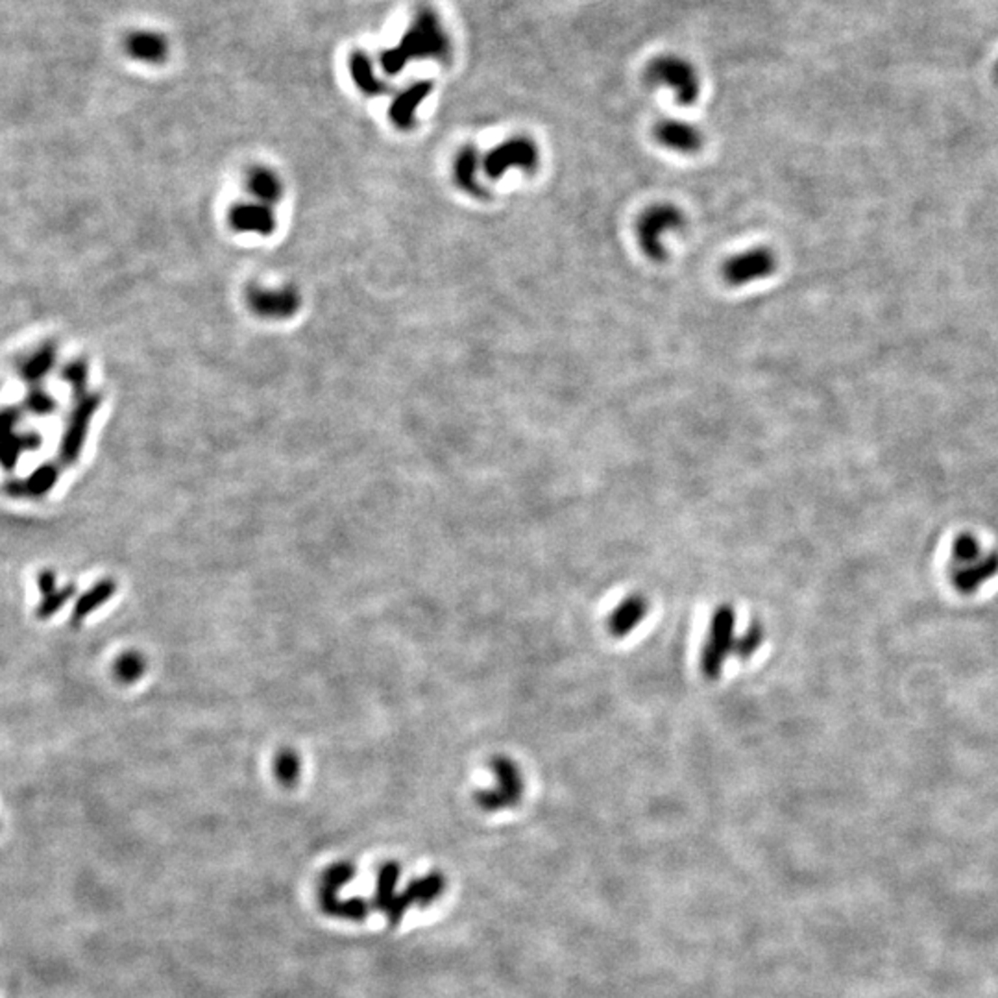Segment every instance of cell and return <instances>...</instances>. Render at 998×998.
<instances>
[{
  "label": "cell",
  "mask_w": 998,
  "mask_h": 998,
  "mask_svg": "<svg viewBox=\"0 0 998 998\" xmlns=\"http://www.w3.org/2000/svg\"><path fill=\"white\" fill-rule=\"evenodd\" d=\"M652 135H655L657 143L662 146L679 152V153H694L703 146V134L701 130L686 121L679 119H664L652 128Z\"/></svg>",
  "instance_id": "8fae6325"
},
{
  "label": "cell",
  "mask_w": 998,
  "mask_h": 998,
  "mask_svg": "<svg viewBox=\"0 0 998 998\" xmlns=\"http://www.w3.org/2000/svg\"><path fill=\"white\" fill-rule=\"evenodd\" d=\"M23 409L33 416H49L58 411V400L45 387L35 385L26 393Z\"/></svg>",
  "instance_id": "f1b7e54d"
},
{
  "label": "cell",
  "mask_w": 998,
  "mask_h": 998,
  "mask_svg": "<svg viewBox=\"0 0 998 998\" xmlns=\"http://www.w3.org/2000/svg\"><path fill=\"white\" fill-rule=\"evenodd\" d=\"M451 42L439 15L424 8L420 10L398 47L381 54V67L387 74H398L412 60H448Z\"/></svg>",
  "instance_id": "6da1fadb"
},
{
  "label": "cell",
  "mask_w": 998,
  "mask_h": 998,
  "mask_svg": "<svg viewBox=\"0 0 998 998\" xmlns=\"http://www.w3.org/2000/svg\"><path fill=\"white\" fill-rule=\"evenodd\" d=\"M350 72H352V79L356 82V86L368 97H379L387 91V86L385 82H381L375 72H374V65H372V60L368 58V54L361 52V51H356L350 58Z\"/></svg>",
  "instance_id": "cb8c5ba5"
},
{
  "label": "cell",
  "mask_w": 998,
  "mask_h": 998,
  "mask_svg": "<svg viewBox=\"0 0 998 998\" xmlns=\"http://www.w3.org/2000/svg\"><path fill=\"white\" fill-rule=\"evenodd\" d=\"M479 169H481L479 152L472 144H468L457 153L453 163V178H455V183L463 189L465 193L476 199H485L486 189L479 181Z\"/></svg>",
  "instance_id": "e0dca14e"
},
{
  "label": "cell",
  "mask_w": 998,
  "mask_h": 998,
  "mask_svg": "<svg viewBox=\"0 0 998 998\" xmlns=\"http://www.w3.org/2000/svg\"><path fill=\"white\" fill-rule=\"evenodd\" d=\"M273 770H274V775H276V781L285 786V788H291L294 786L298 781H300V775H301V760L298 756L296 751L292 749H282L276 758H274V763H273Z\"/></svg>",
  "instance_id": "484cf974"
},
{
  "label": "cell",
  "mask_w": 998,
  "mask_h": 998,
  "mask_svg": "<svg viewBox=\"0 0 998 998\" xmlns=\"http://www.w3.org/2000/svg\"><path fill=\"white\" fill-rule=\"evenodd\" d=\"M431 89H433V84L428 82V80L416 82V84L409 86L407 89H403L394 98V102L391 104V109H389V117H391L393 125L400 130H411L414 126L416 107L430 97Z\"/></svg>",
  "instance_id": "2e32d148"
},
{
  "label": "cell",
  "mask_w": 998,
  "mask_h": 998,
  "mask_svg": "<svg viewBox=\"0 0 998 998\" xmlns=\"http://www.w3.org/2000/svg\"><path fill=\"white\" fill-rule=\"evenodd\" d=\"M23 416H24V409L19 405L0 407V440L19 431Z\"/></svg>",
  "instance_id": "4dcf8cb0"
},
{
  "label": "cell",
  "mask_w": 998,
  "mask_h": 998,
  "mask_svg": "<svg viewBox=\"0 0 998 998\" xmlns=\"http://www.w3.org/2000/svg\"><path fill=\"white\" fill-rule=\"evenodd\" d=\"M246 185H248L250 193L257 200H261L264 206L280 202V199L283 195V183L278 178V174L273 172V171H268V169H263V167L254 169L248 174Z\"/></svg>",
  "instance_id": "603a6c76"
},
{
  "label": "cell",
  "mask_w": 998,
  "mask_h": 998,
  "mask_svg": "<svg viewBox=\"0 0 998 998\" xmlns=\"http://www.w3.org/2000/svg\"><path fill=\"white\" fill-rule=\"evenodd\" d=\"M736 645V610L731 605H719L708 625V634L701 649V673L708 680L721 677L728 657L735 655Z\"/></svg>",
  "instance_id": "3957f363"
},
{
  "label": "cell",
  "mask_w": 998,
  "mask_h": 998,
  "mask_svg": "<svg viewBox=\"0 0 998 998\" xmlns=\"http://www.w3.org/2000/svg\"><path fill=\"white\" fill-rule=\"evenodd\" d=\"M74 594H76V587L72 583H69L61 588L58 587L49 596H43L40 605L35 606V618L37 620H51L74 597Z\"/></svg>",
  "instance_id": "4316f807"
},
{
  "label": "cell",
  "mask_w": 998,
  "mask_h": 998,
  "mask_svg": "<svg viewBox=\"0 0 998 998\" xmlns=\"http://www.w3.org/2000/svg\"><path fill=\"white\" fill-rule=\"evenodd\" d=\"M35 581H37V590H40L42 597L49 596L51 592H54L58 588V575H56V571H52L49 568H45V569H42L40 573H37Z\"/></svg>",
  "instance_id": "1f68e13d"
},
{
  "label": "cell",
  "mask_w": 998,
  "mask_h": 998,
  "mask_svg": "<svg viewBox=\"0 0 998 998\" xmlns=\"http://www.w3.org/2000/svg\"><path fill=\"white\" fill-rule=\"evenodd\" d=\"M649 601L642 594L627 596L606 620L608 634L614 638H625L636 631V627L647 618Z\"/></svg>",
  "instance_id": "7c38bea8"
},
{
  "label": "cell",
  "mask_w": 998,
  "mask_h": 998,
  "mask_svg": "<svg viewBox=\"0 0 998 998\" xmlns=\"http://www.w3.org/2000/svg\"><path fill=\"white\" fill-rule=\"evenodd\" d=\"M115 594H117V581L115 579H100L98 583H95L89 590L76 597L70 614V624L80 625L82 622H86L95 610L102 608Z\"/></svg>",
  "instance_id": "d6986e66"
},
{
  "label": "cell",
  "mask_w": 998,
  "mask_h": 998,
  "mask_svg": "<svg viewBox=\"0 0 998 998\" xmlns=\"http://www.w3.org/2000/svg\"><path fill=\"white\" fill-rule=\"evenodd\" d=\"M125 49L128 56L144 63H162L169 52V45L163 40V35L148 30L132 32L126 37Z\"/></svg>",
  "instance_id": "ac0fdd59"
},
{
  "label": "cell",
  "mask_w": 998,
  "mask_h": 998,
  "mask_svg": "<svg viewBox=\"0 0 998 998\" xmlns=\"http://www.w3.org/2000/svg\"><path fill=\"white\" fill-rule=\"evenodd\" d=\"M43 446V437L40 431H15L10 437L0 440V467L6 472H14L24 453L35 451Z\"/></svg>",
  "instance_id": "44dd1931"
},
{
  "label": "cell",
  "mask_w": 998,
  "mask_h": 998,
  "mask_svg": "<svg viewBox=\"0 0 998 998\" xmlns=\"http://www.w3.org/2000/svg\"><path fill=\"white\" fill-rule=\"evenodd\" d=\"M765 640V629L760 622H753L749 625V629L740 636L736 638V645H735V655L740 659V661H749L754 652L762 647Z\"/></svg>",
  "instance_id": "f546056e"
},
{
  "label": "cell",
  "mask_w": 998,
  "mask_h": 998,
  "mask_svg": "<svg viewBox=\"0 0 998 998\" xmlns=\"http://www.w3.org/2000/svg\"><path fill=\"white\" fill-rule=\"evenodd\" d=\"M643 80L652 88H668L682 106L694 104L699 97L701 86L694 65L682 56L662 54L652 58L645 65Z\"/></svg>",
  "instance_id": "7a4b0ae2"
},
{
  "label": "cell",
  "mask_w": 998,
  "mask_h": 998,
  "mask_svg": "<svg viewBox=\"0 0 998 998\" xmlns=\"http://www.w3.org/2000/svg\"><path fill=\"white\" fill-rule=\"evenodd\" d=\"M61 379L70 387L76 398L88 394L89 383V365L86 359H72L61 370Z\"/></svg>",
  "instance_id": "83f0119b"
},
{
  "label": "cell",
  "mask_w": 998,
  "mask_h": 998,
  "mask_svg": "<svg viewBox=\"0 0 998 998\" xmlns=\"http://www.w3.org/2000/svg\"><path fill=\"white\" fill-rule=\"evenodd\" d=\"M146 673V659L139 651H125L113 662V677L121 684H134Z\"/></svg>",
  "instance_id": "d4e9b609"
},
{
  "label": "cell",
  "mask_w": 998,
  "mask_h": 998,
  "mask_svg": "<svg viewBox=\"0 0 998 998\" xmlns=\"http://www.w3.org/2000/svg\"><path fill=\"white\" fill-rule=\"evenodd\" d=\"M354 874H356V865L350 862H337L324 871L319 886V902L324 913L329 915V911L340 901L338 890L342 886H347L354 878Z\"/></svg>",
  "instance_id": "ffe728a7"
},
{
  "label": "cell",
  "mask_w": 998,
  "mask_h": 998,
  "mask_svg": "<svg viewBox=\"0 0 998 998\" xmlns=\"http://www.w3.org/2000/svg\"><path fill=\"white\" fill-rule=\"evenodd\" d=\"M402 867L398 862H385L377 871V882H375V897H374V908L389 915L394 901H396V884L400 878Z\"/></svg>",
  "instance_id": "7402d4cb"
},
{
  "label": "cell",
  "mask_w": 998,
  "mask_h": 998,
  "mask_svg": "<svg viewBox=\"0 0 998 998\" xmlns=\"http://www.w3.org/2000/svg\"><path fill=\"white\" fill-rule=\"evenodd\" d=\"M229 224L237 232L271 236L276 232V217L264 204H239L229 213Z\"/></svg>",
  "instance_id": "5bb4252c"
},
{
  "label": "cell",
  "mask_w": 998,
  "mask_h": 998,
  "mask_svg": "<svg viewBox=\"0 0 998 998\" xmlns=\"http://www.w3.org/2000/svg\"><path fill=\"white\" fill-rule=\"evenodd\" d=\"M446 888V878L442 873H430L428 876L424 878H416L412 880L409 888L396 897L394 904H393V910L389 911V923L393 927H396L402 917L405 915V911L412 906V904H420V906H428L431 902H435L442 892Z\"/></svg>",
  "instance_id": "9c48e42d"
},
{
  "label": "cell",
  "mask_w": 998,
  "mask_h": 998,
  "mask_svg": "<svg viewBox=\"0 0 998 998\" xmlns=\"http://www.w3.org/2000/svg\"><path fill=\"white\" fill-rule=\"evenodd\" d=\"M248 305L255 315L263 319L285 320L300 310V296L294 289L289 287L280 291H266L255 287L248 292Z\"/></svg>",
  "instance_id": "30bf717a"
},
{
  "label": "cell",
  "mask_w": 998,
  "mask_h": 998,
  "mask_svg": "<svg viewBox=\"0 0 998 998\" xmlns=\"http://www.w3.org/2000/svg\"><path fill=\"white\" fill-rule=\"evenodd\" d=\"M100 402L102 398L98 393H88L80 398H76V403L69 412L67 424L60 440L58 457L61 465L70 467L80 458L89 435L91 420L100 409Z\"/></svg>",
  "instance_id": "52a82bcc"
},
{
  "label": "cell",
  "mask_w": 998,
  "mask_h": 998,
  "mask_svg": "<svg viewBox=\"0 0 998 998\" xmlns=\"http://www.w3.org/2000/svg\"><path fill=\"white\" fill-rule=\"evenodd\" d=\"M686 226L684 213L673 204H655L647 208L636 222V237L642 252L651 261H664V237Z\"/></svg>",
  "instance_id": "5b68a950"
},
{
  "label": "cell",
  "mask_w": 998,
  "mask_h": 998,
  "mask_svg": "<svg viewBox=\"0 0 998 998\" xmlns=\"http://www.w3.org/2000/svg\"><path fill=\"white\" fill-rule=\"evenodd\" d=\"M777 268V257L770 248H751L728 257L723 264V278L728 285L742 287L770 278Z\"/></svg>",
  "instance_id": "ba28073f"
},
{
  "label": "cell",
  "mask_w": 998,
  "mask_h": 998,
  "mask_svg": "<svg viewBox=\"0 0 998 998\" xmlns=\"http://www.w3.org/2000/svg\"><path fill=\"white\" fill-rule=\"evenodd\" d=\"M490 772L494 775V784L485 790H477L474 799L477 806L485 812H502L522 800L525 782L516 762L505 754L492 756Z\"/></svg>",
  "instance_id": "277c9868"
},
{
  "label": "cell",
  "mask_w": 998,
  "mask_h": 998,
  "mask_svg": "<svg viewBox=\"0 0 998 998\" xmlns=\"http://www.w3.org/2000/svg\"><path fill=\"white\" fill-rule=\"evenodd\" d=\"M60 467L56 463H43L24 479H12L5 485L10 497H45L58 485Z\"/></svg>",
  "instance_id": "4fadbf2b"
},
{
  "label": "cell",
  "mask_w": 998,
  "mask_h": 998,
  "mask_svg": "<svg viewBox=\"0 0 998 998\" xmlns=\"http://www.w3.org/2000/svg\"><path fill=\"white\" fill-rule=\"evenodd\" d=\"M56 363H58V347L56 342L49 340L17 363V374L24 383H28L30 387H35V385H42V381L54 370Z\"/></svg>",
  "instance_id": "9a60e30c"
},
{
  "label": "cell",
  "mask_w": 998,
  "mask_h": 998,
  "mask_svg": "<svg viewBox=\"0 0 998 998\" xmlns=\"http://www.w3.org/2000/svg\"><path fill=\"white\" fill-rule=\"evenodd\" d=\"M541 165V150L531 137L514 135L494 146L483 160V171L490 180L504 178L509 171L518 169L532 174Z\"/></svg>",
  "instance_id": "8992f818"
}]
</instances>
